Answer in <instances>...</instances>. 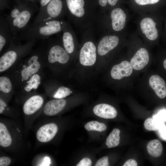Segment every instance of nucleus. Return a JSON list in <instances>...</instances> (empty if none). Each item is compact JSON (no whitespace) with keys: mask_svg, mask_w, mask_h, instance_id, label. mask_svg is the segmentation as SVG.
I'll return each mask as SVG.
<instances>
[{"mask_svg":"<svg viewBox=\"0 0 166 166\" xmlns=\"http://www.w3.org/2000/svg\"><path fill=\"white\" fill-rule=\"evenodd\" d=\"M14 2L15 4L10 13L5 16L14 36L28 27L33 14L39 9L37 4L24 3L19 0Z\"/></svg>","mask_w":166,"mask_h":166,"instance_id":"1","label":"nucleus"},{"mask_svg":"<svg viewBox=\"0 0 166 166\" xmlns=\"http://www.w3.org/2000/svg\"><path fill=\"white\" fill-rule=\"evenodd\" d=\"M62 22L52 20L44 22L34 26H30L14 38V41L27 42L44 39L60 32L62 30Z\"/></svg>","mask_w":166,"mask_h":166,"instance_id":"2","label":"nucleus"},{"mask_svg":"<svg viewBox=\"0 0 166 166\" xmlns=\"http://www.w3.org/2000/svg\"><path fill=\"white\" fill-rule=\"evenodd\" d=\"M46 61V52L37 50L30 55L26 59L20 75L22 81H26L40 69L42 63Z\"/></svg>","mask_w":166,"mask_h":166,"instance_id":"3","label":"nucleus"},{"mask_svg":"<svg viewBox=\"0 0 166 166\" xmlns=\"http://www.w3.org/2000/svg\"><path fill=\"white\" fill-rule=\"evenodd\" d=\"M13 125L7 121H0V146L3 148L11 149L21 139V131L14 125L13 127Z\"/></svg>","mask_w":166,"mask_h":166,"instance_id":"4","label":"nucleus"},{"mask_svg":"<svg viewBox=\"0 0 166 166\" xmlns=\"http://www.w3.org/2000/svg\"><path fill=\"white\" fill-rule=\"evenodd\" d=\"M63 8L62 0H51L38 14L31 26L47 21L55 20L61 14Z\"/></svg>","mask_w":166,"mask_h":166,"instance_id":"5","label":"nucleus"},{"mask_svg":"<svg viewBox=\"0 0 166 166\" xmlns=\"http://www.w3.org/2000/svg\"><path fill=\"white\" fill-rule=\"evenodd\" d=\"M25 55V50L22 45L11 43L0 58V73L7 70Z\"/></svg>","mask_w":166,"mask_h":166,"instance_id":"6","label":"nucleus"},{"mask_svg":"<svg viewBox=\"0 0 166 166\" xmlns=\"http://www.w3.org/2000/svg\"><path fill=\"white\" fill-rule=\"evenodd\" d=\"M43 97L39 95H33L27 99L22 106V110L26 122L34 118L38 112L44 106Z\"/></svg>","mask_w":166,"mask_h":166,"instance_id":"7","label":"nucleus"},{"mask_svg":"<svg viewBox=\"0 0 166 166\" xmlns=\"http://www.w3.org/2000/svg\"><path fill=\"white\" fill-rule=\"evenodd\" d=\"M68 53L58 45H50L46 51V61L50 64L58 62L65 64L69 60Z\"/></svg>","mask_w":166,"mask_h":166,"instance_id":"8","label":"nucleus"},{"mask_svg":"<svg viewBox=\"0 0 166 166\" xmlns=\"http://www.w3.org/2000/svg\"><path fill=\"white\" fill-rule=\"evenodd\" d=\"M58 130V126L53 122L45 123L37 130L36 136L37 140L42 143L50 142L55 137Z\"/></svg>","mask_w":166,"mask_h":166,"instance_id":"9","label":"nucleus"},{"mask_svg":"<svg viewBox=\"0 0 166 166\" xmlns=\"http://www.w3.org/2000/svg\"><path fill=\"white\" fill-rule=\"evenodd\" d=\"M96 48L91 42L85 43L81 48L80 53V63L85 66L93 65L96 60Z\"/></svg>","mask_w":166,"mask_h":166,"instance_id":"10","label":"nucleus"},{"mask_svg":"<svg viewBox=\"0 0 166 166\" xmlns=\"http://www.w3.org/2000/svg\"><path fill=\"white\" fill-rule=\"evenodd\" d=\"M14 36L11 31L9 25L5 16H0V52L7 47H9L13 41Z\"/></svg>","mask_w":166,"mask_h":166,"instance_id":"11","label":"nucleus"},{"mask_svg":"<svg viewBox=\"0 0 166 166\" xmlns=\"http://www.w3.org/2000/svg\"><path fill=\"white\" fill-rule=\"evenodd\" d=\"M156 23L152 18L146 17L140 23L141 30L146 38L149 40H156L158 36V32L156 27Z\"/></svg>","mask_w":166,"mask_h":166,"instance_id":"12","label":"nucleus"},{"mask_svg":"<svg viewBox=\"0 0 166 166\" xmlns=\"http://www.w3.org/2000/svg\"><path fill=\"white\" fill-rule=\"evenodd\" d=\"M149 56L148 50L145 48L139 49L131 59L130 63L133 69L139 70L143 69L148 63Z\"/></svg>","mask_w":166,"mask_h":166,"instance_id":"13","label":"nucleus"},{"mask_svg":"<svg viewBox=\"0 0 166 166\" xmlns=\"http://www.w3.org/2000/svg\"><path fill=\"white\" fill-rule=\"evenodd\" d=\"M132 71L133 68L130 63L124 61L113 66L111 71V75L113 79L120 80L124 77L130 76Z\"/></svg>","mask_w":166,"mask_h":166,"instance_id":"14","label":"nucleus"},{"mask_svg":"<svg viewBox=\"0 0 166 166\" xmlns=\"http://www.w3.org/2000/svg\"><path fill=\"white\" fill-rule=\"evenodd\" d=\"M66 101L63 99L50 100L47 102L43 107V113L47 116H55L65 107Z\"/></svg>","mask_w":166,"mask_h":166,"instance_id":"15","label":"nucleus"},{"mask_svg":"<svg viewBox=\"0 0 166 166\" xmlns=\"http://www.w3.org/2000/svg\"><path fill=\"white\" fill-rule=\"evenodd\" d=\"M118 37L115 35L106 36L100 41L97 51L101 56L105 55L115 48L119 42Z\"/></svg>","mask_w":166,"mask_h":166,"instance_id":"16","label":"nucleus"},{"mask_svg":"<svg viewBox=\"0 0 166 166\" xmlns=\"http://www.w3.org/2000/svg\"><path fill=\"white\" fill-rule=\"evenodd\" d=\"M110 16L112 27L114 30L119 31L124 28L127 16L121 8H117L113 9L111 12Z\"/></svg>","mask_w":166,"mask_h":166,"instance_id":"17","label":"nucleus"},{"mask_svg":"<svg viewBox=\"0 0 166 166\" xmlns=\"http://www.w3.org/2000/svg\"><path fill=\"white\" fill-rule=\"evenodd\" d=\"M149 82L159 97L162 99L166 97V84L163 78L157 75H153L150 78Z\"/></svg>","mask_w":166,"mask_h":166,"instance_id":"18","label":"nucleus"},{"mask_svg":"<svg viewBox=\"0 0 166 166\" xmlns=\"http://www.w3.org/2000/svg\"><path fill=\"white\" fill-rule=\"evenodd\" d=\"M94 113L97 116L105 119H113L117 114L116 109L112 106L106 104H100L94 106Z\"/></svg>","mask_w":166,"mask_h":166,"instance_id":"19","label":"nucleus"},{"mask_svg":"<svg viewBox=\"0 0 166 166\" xmlns=\"http://www.w3.org/2000/svg\"><path fill=\"white\" fill-rule=\"evenodd\" d=\"M65 2L67 8L72 14L78 17L84 15V0H65Z\"/></svg>","mask_w":166,"mask_h":166,"instance_id":"20","label":"nucleus"},{"mask_svg":"<svg viewBox=\"0 0 166 166\" xmlns=\"http://www.w3.org/2000/svg\"><path fill=\"white\" fill-rule=\"evenodd\" d=\"M147 148L149 154L154 157L160 156L162 152V145L158 139H154L149 141L147 144Z\"/></svg>","mask_w":166,"mask_h":166,"instance_id":"21","label":"nucleus"},{"mask_svg":"<svg viewBox=\"0 0 166 166\" xmlns=\"http://www.w3.org/2000/svg\"><path fill=\"white\" fill-rule=\"evenodd\" d=\"M41 83L40 75L37 73L32 76L28 80L24 87V90L28 93L37 89Z\"/></svg>","mask_w":166,"mask_h":166,"instance_id":"22","label":"nucleus"},{"mask_svg":"<svg viewBox=\"0 0 166 166\" xmlns=\"http://www.w3.org/2000/svg\"><path fill=\"white\" fill-rule=\"evenodd\" d=\"M120 130L117 128H114L107 137L106 144L109 148L116 147L120 143Z\"/></svg>","mask_w":166,"mask_h":166,"instance_id":"23","label":"nucleus"},{"mask_svg":"<svg viewBox=\"0 0 166 166\" xmlns=\"http://www.w3.org/2000/svg\"><path fill=\"white\" fill-rule=\"evenodd\" d=\"M62 42L64 49L68 54L72 53L74 49L73 38L71 33L69 31L65 32L62 36Z\"/></svg>","mask_w":166,"mask_h":166,"instance_id":"24","label":"nucleus"},{"mask_svg":"<svg viewBox=\"0 0 166 166\" xmlns=\"http://www.w3.org/2000/svg\"><path fill=\"white\" fill-rule=\"evenodd\" d=\"M84 127L88 131H96L100 132L104 131L107 128V127L104 124L97 121H90L85 125Z\"/></svg>","mask_w":166,"mask_h":166,"instance_id":"25","label":"nucleus"},{"mask_svg":"<svg viewBox=\"0 0 166 166\" xmlns=\"http://www.w3.org/2000/svg\"><path fill=\"white\" fill-rule=\"evenodd\" d=\"M12 89V84L10 79L2 76L0 77V91L4 93H9Z\"/></svg>","mask_w":166,"mask_h":166,"instance_id":"26","label":"nucleus"},{"mask_svg":"<svg viewBox=\"0 0 166 166\" xmlns=\"http://www.w3.org/2000/svg\"><path fill=\"white\" fill-rule=\"evenodd\" d=\"M163 122H161L153 118H149L147 119L144 123L145 128L149 131H157L160 125Z\"/></svg>","mask_w":166,"mask_h":166,"instance_id":"27","label":"nucleus"},{"mask_svg":"<svg viewBox=\"0 0 166 166\" xmlns=\"http://www.w3.org/2000/svg\"><path fill=\"white\" fill-rule=\"evenodd\" d=\"M72 92L69 88L61 86L54 93L53 97L56 99H63L69 96Z\"/></svg>","mask_w":166,"mask_h":166,"instance_id":"28","label":"nucleus"},{"mask_svg":"<svg viewBox=\"0 0 166 166\" xmlns=\"http://www.w3.org/2000/svg\"><path fill=\"white\" fill-rule=\"evenodd\" d=\"M157 131L160 138L166 141V125L163 123H162Z\"/></svg>","mask_w":166,"mask_h":166,"instance_id":"29","label":"nucleus"},{"mask_svg":"<svg viewBox=\"0 0 166 166\" xmlns=\"http://www.w3.org/2000/svg\"><path fill=\"white\" fill-rule=\"evenodd\" d=\"M137 4L144 6L147 5L153 4L158 2L160 0H134Z\"/></svg>","mask_w":166,"mask_h":166,"instance_id":"30","label":"nucleus"},{"mask_svg":"<svg viewBox=\"0 0 166 166\" xmlns=\"http://www.w3.org/2000/svg\"><path fill=\"white\" fill-rule=\"evenodd\" d=\"M153 118L160 122H163L166 121V111H160L157 114L155 115Z\"/></svg>","mask_w":166,"mask_h":166,"instance_id":"31","label":"nucleus"},{"mask_svg":"<svg viewBox=\"0 0 166 166\" xmlns=\"http://www.w3.org/2000/svg\"><path fill=\"white\" fill-rule=\"evenodd\" d=\"M96 166H109V159L107 156H104L99 159L97 161Z\"/></svg>","mask_w":166,"mask_h":166,"instance_id":"32","label":"nucleus"},{"mask_svg":"<svg viewBox=\"0 0 166 166\" xmlns=\"http://www.w3.org/2000/svg\"><path fill=\"white\" fill-rule=\"evenodd\" d=\"M11 162V159L9 157L2 156L0 157V166H8Z\"/></svg>","mask_w":166,"mask_h":166,"instance_id":"33","label":"nucleus"},{"mask_svg":"<svg viewBox=\"0 0 166 166\" xmlns=\"http://www.w3.org/2000/svg\"><path fill=\"white\" fill-rule=\"evenodd\" d=\"M92 164L91 160L88 158L82 159L77 164V166H91Z\"/></svg>","mask_w":166,"mask_h":166,"instance_id":"34","label":"nucleus"},{"mask_svg":"<svg viewBox=\"0 0 166 166\" xmlns=\"http://www.w3.org/2000/svg\"><path fill=\"white\" fill-rule=\"evenodd\" d=\"M9 0H0V9L2 10L5 9H10Z\"/></svg>","mask_w":166,"mask_h":166,"instance_id":"35","label":"nucleus"},{"mask_svg":"<svg viewBox=\"0 0 166 166\" xmlns=\"http://www.w3.org/2000/svg\"><path fill=\"white\" fill-rule=\"evenodd\" d=\"M51 0H38L39 5L38 12H40Z\"/></svg>","mask_w":166,"mask_h":166,"instance_id":"36","label":"nucleus"},{"mask_svg":"<svg viewBox=\"0 0 166 166\" xmlns=\"http://www.w3.org/2000/svg\"><path fill=\"white\" fill-rule=\"evenodd\" d=\"M137 164L133 159H130L127 160L124 163L123 166H137Z\"/></svg>","mask_w":166,"mask_h":166,"instance_id":"37","label":"nucleus"},{"mask_svg":"<svg viewBox=\"0 0 166 166\" xmlns=\"http://www.w3.org/2000/svg\"><path fill=\"white\" fill-rule=\"evenodd\" d=\"M15 0H14V1ZM21 1L24 3L32 4H37V3L38 2V0H19Z\"/></svg>","mask_w":166,"mask_h":166,"instance_id":"38","label":"nucleus"},{"mask_svg":"<svg viewBox=\"0 0 166 166\" xmlns=\"http://www.w3.org/2000/svg\"><path fill=\"white\" fill-rule=\"evenodd\" d=\"M107 0H99V5L102 6H105L107 3Z\"/></svg>","mask_w":166,"mask_h":166,"instance_id":"39","label":"nucleus"},{"mask_svg":"<svg viewBox=\"0 0 166 166\" xmlns=\"http://www.w3.org/2000/svg\"><path fill=\"white\" fill-rule=\"evenodd\" d=\"M118 0H107L109 4L111 6H114L117 3Z\"/></svg>","mask_w":166,"mask_h":166,"instance_id":"40","label":"nucleus"},{"mask_svg":"<svg viewBox=\"0 0 166 166\" xmlns=\"http://www.w3.org/2000/svg\"><path fill=\"white\" fill-rule=\"evenodd\" d=\"M163 65L164 69L166 70V59H165L164 61Z\"/></svg>","mask_w":166,"mask_h":166,"instance_id":"41","label":"nucleus"}]
</instances>
